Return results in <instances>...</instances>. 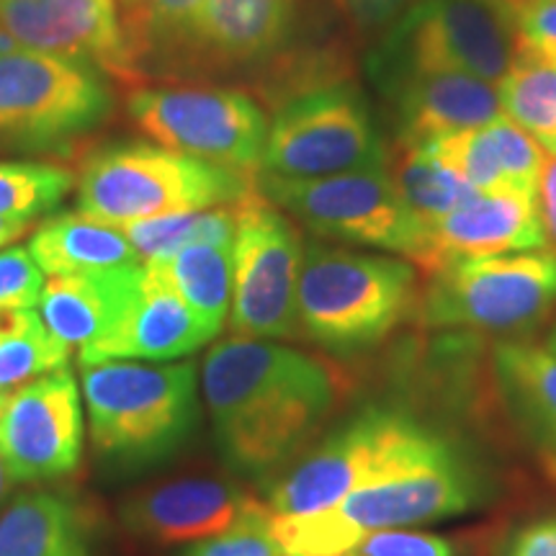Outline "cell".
Segmentation results:
<instances>
[{"label": "cell", "instance_id": "obj_1", "mask_svg": "<svg viewBox=\"0 0 556 556\" xmlns=\"http://www.w3.org/2000/svg\"><path fill=\"white\" fill-rule=\"evenodd\" d=\"M201 392L222 462L266 482L328 426L345 379L330 361L281 340L229 336L206 353Z\"/></svg>", "mask_w": 556, "mask_h": 556}, {"label": "cell", "instance_id": "obj_2", "mask_svg": "<svg viewBox=\"0 0 556 556\" xmlns=\"http://www.w3.org/2000/svg\"><path fill=\"white\" fill-rule=\"evenodd\" d=\"M83 400L93 454L116 475H137L170 462L189 446L201 422L193 361L83 366Z\"/></svg>", "mask_w": 556, "mask_h": 556}, {"label": "cell", "instance_id": "obj_3", "mask_svg": "<svg viewBox=\"0 0 556 556\" xmlns=\"http://www.w3.org/2000/svg\"><path fill=\"white\" fill-rule=\"evenodd\" d=\"M417 296L407 258L309 240L296 287L299 340L332 356L371 351L415 315Z\"/></svg>", "mask_w": 556, "mask_h": 556}, {"label": "cell", "instance_id": "obj_4", "mask_svg": "<svg viewBox=\"0 0 556 556\" xmlns=\"http://www.w3.org/2000/svg\"><path fill=\"white\" fill-rule=\"evenodd\" d=\"M456 451L443 435L392 409H364L325 435L270 484L274 516L328 510L361 486L441 464Z\"/></svg>", "mask_w": 556, "mask_h": 556}, {"label": "cell", "instance_id": "obj_5", "mask_svg": "<svg viewBox=\"0 0 556 556\" xmlns=\"http://www.w3.org/2000/svg\"><path fill=\"white\" fill-rule=\"evenodd\" d=\"M78 212L106 225L235 206L255 191V176L150 142L93 150L78 173Z\"/></svg>", "mask_w": 556, "mask_h": 556}, {"label": "cell", "instance_id": "obj_6", "mask_svg": "<svg viewBox=\"0 0 556 556\" xmlns=\"http://www.w3.org/2000/svg\"><path fill=\"white\" fill-rule=\"evenodd\" d=\"M479 479L462 456L381 479L312 516H274L270 533L287 556H345L379 531L415 528L467 513Z\"/></svg>", "mask_w": 556, "mask_h": 556}, {"label": "cell", "instance_id": "obj_7", "mask_svg": "<svg viewBox=\"0 0 556 556\" xmlns=\"http://www.w3.org/2000/svg\"><path fill=\"white\" fill-rule=\"evenodd\" d=\"M116 109L109 75L88 62L0 52V155H67Z\"/></svg>", "mask_w": 556, "mask_h": 556}, {"label": "cell", "instance_id": "obj_8", "mask_svg": "<svg viewBox=\"0 0 556 556\" xmlns=\"http://www.w3.org/2000/svg\"><path fill=\"white\" fill-rule=\"evenodd\" d=\"M518 60L510 0H409L366 60L374 86L415 70H456L500 83Z\"/></svg>", "mask_w": 556, "mask_h": 556}, {"label": "cell", "instance_id": "obj_9", "mask_svg": "<svg viewBox=\"0 0 556 556\" xmlns=\"http://www.w3.org/2000/svg\"><path fill=\"white\" fill-rule=\"evenodd\" d=\"M384 165L389 150L366 96L340 75L276 101L258 173L307 180Z\"/></svg>", "mask_w": 556, "mask_h": 556}, {"label": "cell", "instance_id": "obj_10", "mask_svg": "<svg viewBox=\"0 0 556 556\" xmlns=\"http://www.w3.org/2000/svg\"><path fill=\"white\" fill-rule=\"evenodd\" d=\"M556 312V253L486 255L428 274L415 315L430 330L520 336Z\"/></svg>", "mask_w": 556, "mask_h": 556}, {"label": "cell", "instance_id": "obj_11", "mask_svg": "<svg viewBox=\"0 0 556 556\" xmlns=\"http://www.w3.org/2000/svg\"><path fill=\"white\" fill-rule=\"evenodd\" d=\"M255 189L317 240L384 250L415 268L426 255L428 227L402 204L389 165L307 180L255 173Z\"/></svg>", "mask_w": 556, "mask_h": 556}, {"label": "cell", "instance_id": "obj_12", "mask_svg": "<svg viewBox=\"0 0 556 556\" xmlns=\"http://www.w3.org/2000/svg\"><path fill=\"white\" fill-rule=\"evenodd\" d=\"M127 114L160 148L225 165L261 170L268 114L253 96L219 86H139L127 96Z\"/></svg>", "mask_w": 556, "mask_h": 556}, {"label": "cell", "instance_id": "obj_13", "mask_svg": "<svg viewBox=\"0 0 556 556\" xmlns=\"http://www.w3.org/2000/svg\"><path fill=\"white\" fill-rule=\"evenodd\" d=\"M229 328L255 340H299L296 287L304 240L281 208L255 189L238 204Z\"/></svg>", "mask_w": 556, "mask_h": 556}, {"label": "cell", "instance_id": "obj_14", "mask_svg": "<svg viewBox=\"0 0 556 556\" xmlns=\"http://www.w3.org/2000/svg\"><path fill=\"white\" fill-rule=\"evenodd\" d=\"M80 387L70 368L45 374L0 407V458L18 484H52L80 467Z\"/></svg>", "mask_w": 556, "mask_h": 556}, {"label": "cell", "instance_id": "obj_15", "mask_svg": "<svg viewBox=\"0 0 556 556\" xmlns=\"http://www.w3.org/2000/svg\"><path fill=\"white\" fill-rule=\"evenodd\" d=\"M0 31L24 50L88 62L124 83L137 80L116 0H0Z\"/></svg>", "mask_w": 556, "mask_h": 556}, {"label": "cell", "instance_id": "obj_16", "mask_svg": "<svg viewBox=\"0 0 556 556\" xmlns=\"http://www.w3.org/2000/svg\"><path fill=\"white\" fill-rule=\"evenodd\" d=\"M266 505L232 479L184 477L129 495L119 505V523L150 544H197L229 531Z\"/></svg>", "mask_w": 556, "mask_h": 556}, {"label": "cell", "instance_id": "obj_17", "mask_svg": "<svg viewBox=\"0 0 556 556\" xmlns=\"http://www.w3.org/2000/svg\"><path fill=\"white\" fill-rule=\"evenodd\" d=\"M397 148H426L435 139L484 127L503 116L492 83L456 70H415L379 83Z\"/></svg>", "mask_w": 556, "mask_h": 556}, {"label": "cell", "instance_id": "obj_18", "mask_svg": "<svg viewBox=\"0 0 556 556\" xmlns=\"http://www.w3.org/2000/svg\"><path fill=\"white\" fill-rule=\"evenodd\" d=\"M302 0H204L184 73L266 67L294 45Z\"/></svg>", "mask_w": 556, "mask_h": 556}, {"label": "cell", "instance_id": "obj_19", "mask_svg": "<svg viewBox=\"0 0 556 556\" xmlns=\"http://www.w3.org/2000/svg\"><path fill=\"white\" fill-rule=\"evenodd\" d=\"M219 332L197 315L178 291L142 263L139 296L116 328L106 336L80 348V366L103 364V361H173L184 358L204 348Z\"/></svg>", "mask_w": 556, "mask_h": 556}, {"label": "cell", "instance_id": "obj_20", "mask_svg": "<svg viewBox=\"0 0 556 556\" xmlns=\"http://www.w3.org/2000/svg\"><path fill=\"white\" fill-rule=\"evenodd\" d=\"M546 248L536 199L523 193H477L428 227L420 266L426 274L456 261Z\"/></svg>", "mask_w": 556, "mask_h": 556}, {"label": "cell", "instance_id": "obj_21", "mask_svg": "<svg viewBox=\"0 0 556 556\" xmlns=\"http://www.w3.org/2000/svg\"><path fill=\"white\" fill-rule=\"evenodd\" d=\"M101 513L80 492L39 486L0 513V556H99Z\"/></svg>", "mask_w": 556, "mask_h": 556}, {"label": "cell", "instance_id": "obj_22", "mask_svg": "<svg viewBox=\"0 0 556 556\" xmlns=\"http://www.w3.org/2000/svg\"><path fill=\"white\" fill-rule=\"evenodd\" d=\"M139 283L142 266L50 276L39 296V315L67 348H86L127 315Z\"/></svg>", "mask_w": 556, "mask_h": 556}, {"label": "cell", "instance_id": "obj_23", "mask_svg": "<svg viewBox=\"0 0 556 556\" xmlns=\"http://www.w3.org/2000/svg\"><path fill=\"white\" fill-rule=\"evenodd\" d=\"M29 253L50 276L131 268L144 263L124 229L80 212H62L41 222L29 240Z\"/></svg>", "mask_w": 556, "mask_h": 556}, {"label": "cell", "instance_id": "obj_24", "mask_svg": "<svg viewBox=\"0 0 556 556\" xmlns=\"http://www.w3.org/2000/svg\"><path fill=\"white\" fill-rule=\"evenodd\" d=\"M507 409L536 446L556 458V356L546 345L503 340L492 353Z\"/></svg>", "mask_w": 556, "mask_h": 556}, {"label": "cell", "instance_id": "obj_25", "mask_svg": "<svg viewBox=\"0 0 556 556\" xmlns=\"http://www.w3.org/2000/svg\"><path fill=\"white\" fill-rule=\"evenodd\" d=\"M204 0H116L137 80L184 73Z\"/></svg>", "mask_w": 556, "mask_h": 556}, {"label": "cell", "instance_id": "obj_26", "mask_svg": "<svg viewBox=\"0 0 556 556\" xmlns=\"http://www.w3.org/2000/svg\"><path fill=\"white\" fill-rule=\"evenodd\" d=\"M144 266L178 291L214 330H222L232 307V245H191L163 258L144 261Z\"/></svg>", "mask_w": 556, "mask_h": 556}, {"label": "cell", "instance_id": "obj_27", "mask_svg": "<svg viewBox=\"0 0 556 556\" xmlns=\"http://www.w3.org/2000/svg\"><path fill=\"white\" fill-rule=\"evenodd\" d=\"M389 176L407 212L426 227L479 193L467 178L426 148H397Z\"/></svg>", "mask_w": 556, "mask_h": 556}, {"label": "cell", "instance_id": "obj_28", "mask_svg": "<svg viewBox=\"0 0 556 556\" xmlns=\"http://www.w3.org/2000/svg\"><path fill=\"white\" fill-rule=\"evenodd\" d=\"M70 351L54 338L39 312L13 309L0 315V400L45 374L70 364Z\"/></svg>", "mask_w": 556, "mask_h": 556}, {"label": "cell", "instance_id": "obj_29", "mask_svg": "<svg viewBox=\"0 0 556 556\" xmlns=\"http://www.w3.org/2000/svg\"><path fill=\"white\" fill-rule=\"evenodd\" d=\"M122 229L142 261L163 258L191 245H235L238 204L139 219Z\"/></svg>", "mask_w": 556, "mask_h": 556}, {"label": "cell", "instance_id": "obj_30", "mask_svg": "<svg viewBox=\"0 0 556 556\" xmlns=\"http://www.w3.org/2000/svg\"><path fill=\"white\" fill-rule=\"evenodd\" d=\"M497 93L503 116L556 155V67L516 60Z\"/></svg>", "mask_w": 556, "mask_h": 556}, {"label": "cell", "instance_id": "obj_31", "mask_svg": "<svg viewBox=\"0 0 556 556\" xmlns=\"http://www.w3.org/2000/svg\"><path fill=\"white\" fill-rule=\"evenodd\" d=\"M73 173L37 160H0V219L34 222L73 189Z\"/></svg>", "mask_w": 556, "mask_h": 556}, {"label": "cell", "instance_id": "obj_32", "mask_svg": "<svg viewBox=\"0 0 556 556\" xmlns=\"http://www.w3.org/2000/svg\"><path fill=\"white\" fill-rule=\"evenodd\" d=\"M180 556H287L270 533V507L240 520L219 536L197 541Z\"/></svg>", "mask_w": 556, "mask_h": 556}, {"label": "cell", "instance_id": "obj_33", "mask_svg": "<svg viewBox=\"0 0 556 556\" xmlns=\"http://www.w3.org/2000/svg\"><path fill=\"white\" fill-rule=\"evenodd\" d=\"M45 289V270L31 258L29 248L0 250V315L13 309H31Z\"/></svg>", "mask_w": 556, "mask_h": 556}, {"label": "cell", "instance_id": "obj_34", "mask_svg": "<svg viewBox=\"0 0 556 556\" xmlns=\"http://www.w3.org/2000/svg\"><path fill=\"white\" fill-rule=\"evenodd\" d=\"M518 60L556 67V0L518 5Z\"/></svg>", "mask_w": 556, "mask_h": 556}, {"label": "cell", "instance_id": "obj_35", "mask_svg": "<svg viewBox=\"0 0 556 556\" xmlns=\"http://www.w3.org/2000/svg\"><path fill=\"white\" fill-rule=\"evenodd\" d=\"M345 556H456L454 544L435 533L417 531V528H394L379 531Z\"/></svg>", "mask_w": 556, "mask_h": 556}, {"label": "cell", "instance_id": "obj_36", "mask_svg": "<svg viewBox=\"0 0 556 556\" xmlns=\"http://www.w3.org/2000/svg\"><path fill=\"white\" fill-rule=\"evenodd\" d=\"M500 556H556V516L518 528Z\"/></svg>", "mask_w": 556, "mask_h": 556}, {"label": "cell", "instance_id": "obj_37", "mask_svg": "<svg viewBox=\"0 0 556 556\" xmlns=\"http://www.w3.org/2000/svg\"><path fill=\"white\" fill-rule=\"evenodd\" d=\"M361 31H384L409 0H332Z\"/></svg>", "mask_w": 556, "mask_h": 556}, {"label": "cell", "instance_id": "obj_38", "mask_svg": "<svg viewBox=\"0 0 556 556\" xmlns=\"http://www.w3.org/2000/svg\"><path fill=\"white\" fill-rule=\"evenodd\" d=\"M536 208L541 217V227L546 235V248L552 245L556 253V155L544 163L536 189Z\"/></svg>", "mask_w": 556, "mask_h": 556}, {"label": "cell", "instance_id": "obj_39", "mask_svg": "<svg viewBox=\"0 0 556 556\" xmlns=\"http://www.w3.org/2000/svg\"><path fill=\"white\" fill-rule=\"evenodd\" d=\"M34 227V222H24V219H0V250L18 242L24 235H29Z\"/></svg>", "mask_w": 556, "mask_h": 556}, {"label": "cell", "instance_id": "obj_40", "mask_svg": "<svg viewBox=\"0 0 556 556\" xmlns=\"http://www.w3.org/2000/svg\"><path fill=\"white\" fill-rule=\"evenodd\" d=\"M13 484H16V482H13V477L9 475V469H5L3 458H0V505L5 503V497H9V492H11Z\"/></svg>", "mask_w": 556, "mask_h": 556}, {"label": "cell", "instance_id": "obj_41", "mask_svg": "<svg viewBox=\"0 0 556 556\" xmlns=\"http://www.w3.org/2000/svg\"><path fill=\"white\" fill-rule=\"evenodd\" d=\"M544 345H546L548 351H552L554 356H556V319L552 323V330H548V336H546V340H544Z\"/></svg>", "mask_w": 556, "mask_h": 556}, {"label": "cell", "instance_id": "obj_42", "mask_svg": "<svg viewBox=\"0 0 556 556\" xmlns=\"http://www.w3.org/2000/svg\"><path fill=\"white\" fill-rule=\"evenodd\" d=\"M11 47H16V45H13V41H11L9 37H5V34H3V31H0V52L11 50Z\"/></svg>", "mask_w": 556, "mask_h": 556}, {"label": "cell", "instance_id": "obj_43", "mask_svg": "<svg viewBox=\"0 0 556 556\" xmlns=\"http://www.w3.org/2000/svg\"><path fill=\"white\" fill-rule=\"evenodd\" d=\"M510 3H513V5H516V9H518V5H523V3H528V0H510Z\"/></svg>", "mask_w": 556, "mask_h": 556}, {"label": "cell", "instance_id": "obj_44", "mask_svg": "<svg viewBox=\"0 0 556 556\" xmlns=\"http://www.w3.org/2000/svg\"><path fill=\"white\" fill-rule=\"evenodd\" d=\"M0 407H3V400H0Z\"/></svg>", "mask_w": 556, "mask_h": 556}]
</instances>
